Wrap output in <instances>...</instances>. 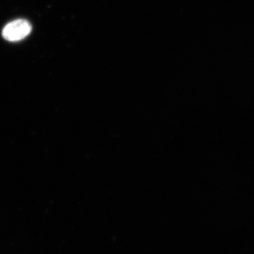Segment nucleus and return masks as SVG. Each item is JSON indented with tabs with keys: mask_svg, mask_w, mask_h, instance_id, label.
Segmentation results:
<instances>
[{
	"mask_svg": "<svg viewBox=\"0 0 254 254\" xmlns=\"http://www.w3.org/2000/svg\"><path fill=\"white\" fill-rule=\"evenodd\" d=\"M31 26L27 20L17 19L5 26L2 36L5 40L12 42L22 41L31 33Z\"/></svg>",
	"mask_w": 254,
	"mask_h": 254,
	"instance_id": "obj_1",
	"label": "nucleus"
}]
</instances>
